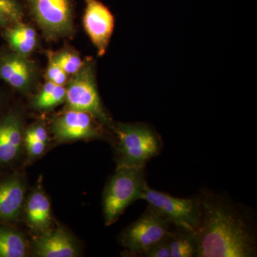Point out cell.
I'll list each match as a JSON object with an SVG mask.
<instances>
[{
    "label": "cell",
    "mask_w": 257,
    "mask_h": 257,
    "mask_svg": "<svg viewBox=\"0 0 257 257\" xmlns=\"http://www.w3.org/2000/svg\"><path fill=\"white\" fill-rule=\"evenodd\" d=\"M198 198L200 219L195 231V256H256V224L247 208L209 189Z\"/></svg>",
    "instance_id": "cell-1"
},
{
    "label": "cell",
    "mask_w": 257,
    "mask_h": 257,
    "mask_svg": "<svg viewBox=\"0 0 257 257\" xmlns=\"http://www.w3.org/2000/svg\"><path fill=\"white\" fill-rule=\"evenodd\" d=\"M145 167L119 166L104 192V217L106 225L113 224L124 209L140 199L147 185Z\"/></svg>",
    "instance_id": "cell-2"
},
{
    "label": "cell",
    "mask_w": 257,
    "mask_h": 257,
    "mask_svg": "<svg viewBox=\"0 0 257 257\" xmlns=\"http://www.w3.org/2000/svg\"><path fill=\"white\" fill-rule=\"evenodd\" d=\"M115 133L119 142V166L146 167L162 149L158 135L147 124H121Z\"/></svg>",
    "instance_id": "cell-3"
},
{
    "label": "cell",
    "mask_w": 257,
    "mask_h": 257,
    "mask_svg": "<svg viewBox=\"0 0 257 257\" xmlns=\"http://www.w3.org/2000/svg\"><path fill=\"white\" fill-rule=\"evenodd\" d=\"M140 199L155 208L172 223L179 231L195 232L200 219V204L198 196L182 199L167 193L150 188H144Z\"/></svg>",
    "instance_id": "cell-4"
},
{
    "label": "cell",
    "mask_w": 257,
    "mask_h": 257,
    "mask_svg": "<svg viewBox=\"0 0 257 257\" xmlns=\"http://www.w3.org/2000/svg\"><path fill=\"white\" fill-rule=\"evenodd\" d=\"M177 230L163 214L148 205L138 221L124 231V243L133 253L143 256L149 248Z\"/></svg>",
    "instance_id": "cell-5"
},
{
    "label": "cell",
    "mask_w": 257,
    "mask_h": 257,
    "mask_svg": "<svg viewBox=\"0 0 257 257\" xmlns=\"http://www.w3.org/2000/svg\"><path fill=\"white\" fill-rule=\"evenodd\" d=\"M74 75L66 88L65 100L69 109L85 111L104 123L109 122L96 89L92 64H83Z\"/></svg>",
    "instance_id": "cell-6"
},
{
    "label": "cell",
    "mask_w": 257,
    "mask_h": 257,
    "mask_svg": "<svg viewBox=\"0 0 257 257\" xmlns=\"http://www.w3.org/2000/svg\"><path fill=\"white\" fill-rule=\"evenodd\" d=\"M28 1L32 15L47 36H64L73 30L70 0Z\"/></svg>",
    "instance_id": "cell-7"
},
{
    "label": "cell",
    "mask_w": 257,
    "mask_h": 257,
    "mask_svg": "<svg viewBox=\"0 0 257 257\" xmlns=\"http://www.w3.org/2000/svg\"><path fill=\"white\" fill-rule=\"evenodd\" d=\"M86 7L83 23L87 35L97 49L98 55L106 52L114 28V17L99 0H84Z\"/></svg>",
    "instance_id": "cell-8"
},
{
    "label": "cell",
    "mask_w": 257,
    "mask_h": 257,
    "mask_svg": "<svg viewBox=\"0 0 257 257\" xmlns=\"http://www.w3.org/2000/svg\"><path fill=\"white\" fill-rule=\"evenodd\" d=\"M92 116L85 111L69 109L55 120L52 130L62 140L96 138L99 136V133Z\"/></svg>",
    "instance_id": "cell-9"
},
{
    "label": "cell",
    "mask_w": 257,
    "mask_h": 257,
    "mask_svg": "<svg viewBox=\"0 0 257 257\" xmlns=\"http://www.w3.org/2000/svg\"><path fill=\"white\" fill-rule=\"evenodd\" d=\"M34 65L26 56L6 53L0 56V78L18 89H25L31 82Z\"/></svg>",
    "instance_id": "cell-10"
},
{
    "label": "cell",
    "mask_w": 257,
    "mask_h": 257,
    "mask_svg": "<svg viewBox=\"0 0 257 257\" xmlns=\"http://www.w3.org/2000/svg\"><path fill=\"white\" fill-rule=\"evenodd\" d=\"M37 254L42 257H73L77 255L70 237L60 230L43 235L35 242Z\"/></svg>",
    "instance_id": "cell-11"
},
{
    "label": "cell",
    "mask_w": 257,
    "mask_h": 257,
    "mask_svg": "<svg viewBox=\"0 0 257 257\" xmlns=\"http://www.w3.org/2000/svg\"><path fill=\"white\" fill-rule=\"evenodd\" d=\"M21 144L20 121L12 115L7 116L0 122V162L8 163L14 160Z\"/></svg>",
    "instance_id": "cell-12"
},
{
    "label": "cell",
    "mask_w": 257,
    "mask_h": 257,
    "mask_svg": "<svg viewBox=\"0 0 257 257\" xmlns=\"http://www.w3.org/2000/svg\"><path fill=\"white\" fill-rule=\"evenodd\" d=\"M24 189L17 179L0 184V219H13L18 215L23 202Z\"/></svg>",
    "instance_id": "cell-13"
},
{
    "label": "cell",
    "mask_w": 257,
    "mask_h": 257,
    "mask_svg": "<svg viewBox=\"0 0 257 257\" xmlns=\"http://www.w3.org/2000/svg\"><path fill=\"white\" fill-rule=\"evenodd\" d=\"M5 38L15 52L24 56L31 54L36 47V32L29 25L23 23L8 27L5 32Z\"/></svg>",
    "instance_id": "cell-14"
},
{
    "label": "cell",
    "mask_w": 257,
    "mask_h": 257,
    "mask_svg": "<svg viewBox=\"0 0 257 257\" xmlns=\"http://www.w3.org/2000/svg\"><path fill=\"white\" fill-rule=\"evenodd\" d=\"M29 222L39 229L47 227L50 223V204L45 194L35 192L27 205Z\"/></svg>",
    "instance_id": "cell-15"
},
{
    "label": "cell",
    "mask_w": 257,
    "mask_h": 257,
    "mask_svg": "<svg viewBox=\"0 0 257 257\" xmlns=\"http://www.w3.org/2000/svg\"><path fill=\"white\" fill-rule=\"evenodd\" d=\"M170 257H193L197 252L195 232L175 230L170 237Z\"/></svg>",
    "instance_id": "cell-16"
},
{
    "label": "cell",
    "mask_w": 257,
    "mask_h": 257,
    "mask_svg": "<svg viewBox=\"0 0 257 257\" xmlns=\"http://www.w3.org/2000/svg\"><path fill=\"white\" fill-rule=\"evenodd\" d=\"M26 254V245L18 233L0 227V257H23Z\"/></svg>",
    "instance_id": "cell-17"
},
{
    "label": "cell",
    "mask_w": 257,
    "mask_h": 257,
    "mask_svg": "<svg viewBox=\"0 0 257 257\" xmlns=\"http://www.w3.org/2000/svg\"><path fill=\"white\" fill-rule=\"evenodd\" d=\"M66 88L50 81L45 83L41 92L35 98V105L40 109H49L65 100Z\"/></svg>",
    "instance_id": "cell-18"
},
{
    "label": "cell",
    "mask_w": 257,
    "mask_h": 257,
    "mask_svg": "<svg viewBox=\"0 0 257 257\" xmlns=\"http://www.w3.org/2000/svg\"><path fill=\"white\" fill-rule=\"evenodd\" d=\"M50 58L60 66L67 75L75 74L84 64L78 55L68 51H63L55 55L52 54Z\"/></svg>",
    "instance_id": "cell-19"
},
{
    "label": "cell",
    "mask_w": 257,
    "mask_h": 257,
    "mask_svg": "<svg viewBox=\"0 0 257 257\" xmlns=\"http://www.w3.org/2000/svg\"><path fill=\"white\" fill-rule=\"evenodd\" d=\"M0 12L8 17L12 23L23 21V10L16 0H0Z\"/></svg>",
    "instance_id": "cell-20"
},
{
    "label": "cell",
    "mask_w": 257,
    "mask_h": 257,
    "mask_svg": "<svg viewBox=\"0 0 257 257\" xmlns=\"http://www.w3.org/2000/svg\"><path fill=\"white\" fill-rule=\"evenodd\" d=\"M47 78L51 82L58 85H64L67 80V74L60 68V66L50 58L47 70Z\"/></svg>",
    "instance_id": "cell-21"
},
{
    "label": "cell",
    "mask_w": 257,
    "mask_h": 257,
    "mask_svg": "<svg viewBox=\"0 0 257 257\" xmlns=\"http://www.w3.org/2000/svg\"><path fill=\"white\" fill-rule=\"evenodd\" d=\"M170 236L166 238L165 239L162 240L160 242L154 245L151 248H149L143 256L146 257H170Z\"/></svg>",
    "instance_id": "cell-22"
},
{
    "label": "cell",
    "mask_w": 257,
    "mask_h": 257,
    "mask_svg": "<svg viewBox=\"0 0 257 257\" xmlns=\"http://www.w3.org/2000/svg\"><path fill=\"white\" fill-rule=\"evenodd\" d=\"M25 141H26L27 148H28L29 153L32 156H38V155H41L45 150V146H46V143L37 141V140H34L33 138L27 136V135L26 138H25Z\"/></svg>",
    "instance_id": "cell-23"
},
{
    "label": "cell",
    "mask_w": 257,
    "mask_h": 257,
    "mask_svg": "<svg viewBox=\"0 0 257 257\" xmlns=\"http://www.w3.org/2000/svg\"><path fill=\"white\" fill-rule=\"evenodd\" d=\"M27 136L33 138L37 141L42 142L46 143L47 138V133L45 128L42 126H37L30 128L26 134Z\"/></svg>",
    "instance_id": "cell-24"
},
{
    "label": "cell",
    "mask_w": 257,
    "mask_h": 257,
    "mask_svg": "<svg viewBox=\"0 0 257 257\" xmlns=\"http://www.w3.org/2000/svg\"><path fill=\"white\" fill-rule=\"evenodd\" d=\"M12 23L8 17L5 16L3 13L0 12V28H7L9 27L10 24Z\"/></svg>",
    "instance_id": "cell-25"
}]
</instances>
